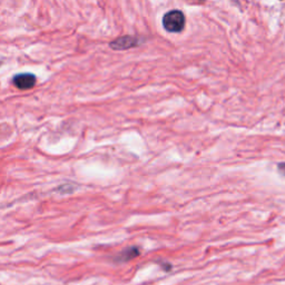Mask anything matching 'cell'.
I'll use <instances>...</instances> for the list:
<instances>
[{"mask_svg": "<svg viewBox=\"0 0 285 285\" xmlns=\"http://www.w3.org/2000/svg\"><path fill=\"white\" fill-rule=\"evenodd\" d=\"M36 84V77L33 74H20L14 77V85L22 90L30 89Z\"/></svg>", "mask_w": 285, "mask_h": 285, "instance_id": "cell-2", "label": "cell"}, {"mask_svg": "<svg viewBox=\"0 0 285 285\" xmlns=\"http://www.w3.org/2000/svg\"><path fill=\"white\" fill-rule=\"evenodd\" d=\"M277 168H278V172L281 173L283 176H285V163H279L277 165Z\"/></svg>", "mask_w": 285, "mask_h": 285, "instance_id": "cell-5", "label": "cell"}, {"mask_svg": "<svg viewBox=\"0 0 285 285\" xmlns=\"http://www.w3.org/2000/svg\"><path fill=\"white\" fill-rule=\"evenodd\" d=\"M163 27L168 33H180L185 27V16L180 10H172L163 17Z\"/></svg>", "mask_w": 285, "mask_h": 285, "instance_id": "cell-1", "label": "cell"}, {"mask_svg": "<svg viewBox=\"0 0 285 285\" xmlns=\"http://www.w3.org/2000/svg\"><path fill=\"white\" fill-rule=\"evenodd\" d=\"M138 254H139L138 248H136V247L129 248L128 251L124 252V253L122 254V261H128V260H132V258L138 256Z\"/></svg>", "mask_w": 285, "mask_h": 285, "instance_id": "cell-4", "label": "cell"}, {"mask_svg": "<svg viewBox=\"0 0 285 285\" xmlns=\"http://www.w3.org/2000/svg\"><path fill=\"white\" fill-rule=\"evenodd\" d=\"M137 45V39L132 36H124L111 43V47L115 50H125Z\"/></svg>", "mask_w": 285, "mask_h": 285, "instance_id": "cell-3", "label": "cell"}]
</instances>
